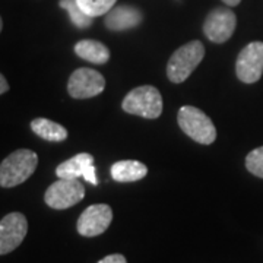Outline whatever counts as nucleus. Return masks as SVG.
<instances>
[{"label":"nucleus","mask_w":263,"mask_h":263,"mask_svg":"<svg viewBox=\"0 0 263 263\" xmlns=\"http://www.w3.org/2000/svg\"><path fill=\"white\" fill-rule=\"evenodd\" d=\"M38 157L34 151L18 149L8 155L0 164V186L15 187L34 174Z\"/></svg>","instance_id":"f257e3e1"},{"label":"nucleus","mask_w":263,"mask_h":263,"mask_svg":"<svg viewBox=\"0 0 263 263\" xmlns=\"http://www.w3.org/2000/svg\"><path fill=\"white\" fill-rule=\"evenodd\" d=\"M205 56V47L200 41H190L177 48L170 57L167 76L173 84H181L192 75Z\"/></svg>","instance_id":"f03ea898"},{"label":"nucleus","mask_w":263,"mask_h":263,"mask_svg":"<svg viewBox=\"0 0 263 263\" xmlns=\"http://www.w3.org/2000/svg\"><path fill=\"white\" fill-rule=\"evenodd\" d=\"M122 107L126 113L154 120L162 113V97L155 86L142 85L124 97Z\"/></svg>","instance_id":"7ed1b4c3"},{"label":"nucleus","mask_w":263,"mask_h":263,"mask_svg":"<svg viewBox=\"0 0 263 263\" xmlns=\"http://www.w3.org/2000/svg\"><path fill=\"white\" fill-rule=\"evenodd\" d=\"M181 130L200 145H211L216 139V129L212 120L200 108L193 105L181 107L177 116Z\"/></svg>","instance_id":"20e7f679"},{"label":"nucleus","mask_w":263,"mask_h":263,"mask_svg":"<svg viewBox=\"0 0 263 263\" xmlns=\"http://www.w3.org/2000/svg\"><path fill=\"white\" fill-rule=\"evenodd\" d=\"M85 197L84 184L78 179H59L46 190L44 200L53 209L75 206Z\"/></svg>","instance_id":"39448f33"},{"label":"nucleus","mask_w":263,"mask_h":263,"mask_svg":"<svg viewBox=\"0 0 263 263\" xmlns=\"http://www.w3.org/2000/svg\"><path fill=\"white\" fill-rule=\"evenodd\" d=\"M237 78L245 84H254L263 75V43L253 41L247 44L235 62Z\"/></svg>","instance_id":"423d86ee"},{"label":"nucleus","mask_w":263,"mask_h":263,"mask_svg":"<svg viewBox=\"0 0 263 263\" xmlns=\"http://www.w3.org/2000/svg\"><path fill=\"white\" fill-rule=\"evenodd\" d=\"M105 88V79L104 76L89 67H81L69 78L67 82V91L72 98L76 100H85L92 98L101 94Z\"/></svg>","instance_id":"0eeeda50"},{"label":"nucleus","mask_w":263,"mask_h":263,"mask_svg":"<svg viewBox=\"0 0 263 263\" xmlns=\"http://www.w3.org/2000/svg\"><path fill=\"white\" fill-rule=\"evenodd\" d=\"M237 27V16L231 9L227 8H216L205 19L203 32L212 43L222 44L228 41L234 34Z\"/></svg>","instance_id":"6e6552de"},{"label":"nucleus","mask_w":263,"mask_h":263,"mask_svg":"<svg viewBox=\"0 0 263 263\" xmlns=\"http://www.w3.org/2000/svg\"><path fill=\"white\" fill-rule=\"evenodd\" d=\"M113 221V211L105 203L91 205L85 209L78 219V233L84 237H97L107 231Z\"/></svg>","instance_id":"1a4fd4ad"},{"label":"nucleus","mask_w":263,"mask_h":263,"mask_svg":"<svg viewBox=\"0 0 263 263\" xmlns=\"http://www.w3.org/2000/svg\"><path fill=\"white\" fill-rule=\"evenodd\" d=\"M28 233V221L21 212H12L0 221V256L13 252Z\"/></svg>","instance_id":"9d476101"},{"label":"nucleus","mask_w":263,"mask_h":263,"mask_svg":"<svg viewBox=\"0 0 263 263\" xmlns=\"http://www.w3.org/2000/svg\"><path fill=\"white\" fill-rule=\"evenodd\" d=\"M56 174L59 179H79L84 177L88 183L97 186V171H95L94 157L91 154H78L73 158L62 162L56 168Z\"/></svg>","instance_id":"9b49d317"},{"label":"nucleus","mask_w":263,"mask_h":263,"mask_svg":"<svg viewBox=\"0 0 263 263\" xmlns=\"http://www.w3.org/2000/svg\"><path fill=\"white\" fill-rule=\"evenodd\" d=\"M143 19L142 12L135 6L122 5V6H114L105 15V27L110 31H127V29L136 28Z\"/></svg>","instance_id":"f8f14e48"},{"label":"nucleus","mask_w":263,"mask_h":263,"mask_svg":"<svg viewBox=\"0 0 263 263\" xmlns=\"http://www.w3.org/2000/svg\"><path fill=\"white\" fill-rule=\"evenodd\" d=\"M148 174V168L143 162L133 160L119 161L111 167V177L119 183H132L142 180Z\"/></svg>","instance_id":"ddd939ff"},{"label":"nucleus","mask_w":263,"mask_h":263,"mask_svg":"<svg viewBox=\"0 0 263 263\" xmlns=\"http://www.w3.org/2000/svg\"><path fill=\"white\" fill-rule=\"evenodd\" d=\"M75 53L94 65H104L110 59V50L103 43L95 40H82L75 44Z\"/></svg>","instance_id":"4468645a"},{"label":"nucleus","mask_w":263,"mask_h":263,"mask_svg":"<svg viewBox=\"0 0 263 263\" xmlns=\"http://www.w3.org/2000/svg\"><path fill=\"white\" fill-rule=\"evenodd\" d=\"M31 129L37 136L47 142H63L67 138L65 127L48 119H34L31 122Z\"/></svg>","instance_id":"2eb2a0df"},{"label":"nucleus","mask_w":263,"mask_h":263,"mask_svg":"<svg viewBox=\"0 0 263 263\" xmlns=\"http://www.w3.org/2000/svg\"><path fill=\"white\" fill-rule=\"evenodd\" d=\"M59 5H60V8H63V9L69 13V18H70V21L73 22V25H75V27H78V28H81V29L91 27L92 19L94 18L88 16L84 10L81 9V6H79L78 0H60V2H59Z\"/></svg>","instance_id":"dca6fc26"},{"label":"nucleus","mask_w":263,"mask_h":263,"mask_svg":"<svg viewBox=\"0 0 263 263\" xmlns=\"http://www.w3.org/2000/svg\"><path fill=\"white\" fill-rule=\"evenodd\" d=\"M117 0H78L81 9L91 18L107 15L113 9Z\"/></svg>","instance_id":"f3484780"},{"label":"nucleus","mask_w":263,"mask_h":263,"mask_svg":"<svg viewBox=\"0 0 263 263\" xmlns=\"http://www.w3.org/2000/svg\"><path fill=\"white\" fill-rule=\"evenodd\" d=\"M246 167L253 176L263 179V146L256 148L246 157Z\"/></svg>","instance_id":"a211bd4d"},{"label":"nucleus","mask_w":263,"mask_h":263,"mask_svg":"<svg viewBox=\"0 0 263 263\" xmlns=\"http://www.w3.org/2000/svg\"><path fill=\"white\" fill-rule=\"evenodd\" d=\"M98 263H127V260L123 254H110V256H105Z\"/></svg>","instance_id":"6ab92c4d"},{"label":"nucleus","mask_w":263,"mask_h":263,"mask_svg":"<svg viewBox=\"0 0 263 263\" xmlns=\"http://www.w3.org/2000/svg\"><path fill=\"white\" fill-rule=\"evenodd\" d=\"M8 89H9V84H8V81H6V78L0 73V95L5 94Z\"/></svg>","instance_id":"aec40b11"},{"label":"nucleus","mask_w":263,"mask_h":263,"mask_svg":"<svg viewBox=\"0 0 263 263\" xmlns=\"http://www.w3.org/2000/svg\"><path fill=\"white\" fill-rule=\"evenodd\" d=\"M222 2L226 3L227 6H237V5H240L241 0H222Z\"/></svg>","instance_id":"412c9836"},{"label":"nucleus","mask_w":263,"mask_h":263,"mask_svg":"<svg viewBox=\"0 0 263 263\" xmlns=\"http://www.w3.org/2000/svg\"><path fill=\"white\" fill-rule=\"evenodd\" d=\"M2 29H3V21L0 18V32H2Z\"/></svg>","instance_id":"4be33fe9"}]
</instances>
